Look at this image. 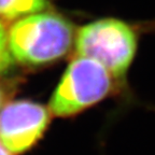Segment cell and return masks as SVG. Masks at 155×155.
I'll list each match as a JSON object with an SVG mask.
<instances>
[{"instance_id":"obj_4","label":"cell","mask_w":155,"mask_h":155,"mask_svg":"<svg viewBox=\"0 0 155 155\" xmlns=\"http://www.w3.org/2000/svg\"><path fill=\"white\" fill-rule=\"evenodd\" d=\"M52 115L48 107L31 100L5 102L0 110V142L13 155L28 152L42 139Z\"/></svg>"},{"instance_id":"obj_6","label":"cell","mask_w":155,"mask_h":155,"mask_svg":"<svg viewBox=\"0 0 155 155\" xmlns=\"http://www.w3.org/2000/svg\"><path fill=\"white\" fill-rule=\"evenodd\" d=\"M13 58L9 46V35L5 24L0 22V77L7 74L12 68Z\"/></svg>"},{"instance_id":"obj_1","label":"cell","mask_w":155,"mask_h":155,"mask_svg":"<svg viewBox=\"0 0 155 155\" xmlns=\"http://www.w3.org/2000/svg\"><path fill=\"white\" fill-rule=\"evenodd\" d=\"M77 31L70 19L54 10L35 13L8 28L10 51L24 67H48L74 50Z\"/></svg>"},{"instance_id":"obj_8","label":"cell","mask_w":155,"mask_h":155,"mask_svg":"<svg viewBox=\"0 0 155 155\" xmlns=\"http://www.w3.org/2000/svg\"><path fill=\"white\" fill-rule=\"evenodd\" d=\"M0 155H13V154L10 151H8L5 145L0 142Z\"/></svg>"},{"instance_id":"obj_3","label":"cell","mask_w":155,"mask_h":155,"mask_svg":"<svg viewBox=\"0 0 155 155\" xmlns=\"http://www.w3.org/2000/svg\"><path fill=\"white\" fill-rule=\"evenodd\" d=\"M123 90L100 63L74 55L52 94L48 108L55 116L72 117Z\"/></svg>"},{"instance_id":"obj_7","label":"cell","mask_w":155,"mask_h":155,"mask_svg":"<svg viewBox=\"0 0 155 155\" xmlns=\"http://www.w3.org/2000/svg\"><path fill=\"white\" fill-rule=\"evenodd\" d=\"M5 100H7V92H5V87L0 84V110L5 106Z\"/></svg>"},{"instance_id":"obj_5","label":"cell","mask_w":155,"mask_h":155,"mask_svg":"<svg viewBox=\"0 0 155 155\" xmlns=\"http://www.w3.org/2000/svg\"><path fill=\"white\" fill-rule=\"evenodd\" d=\"M50 9L51 0H0V22L12 24L25 16Z\"/></svg>"},{"instance_id":"obj_2","label":"cell","mask_w":155,"mask_h":155,"mask_svg":"<svg viewBox=\"0 0 155 155\" xmlns=\"http://www.w3.org/2000/svg\"><path fill=\"white\" fill-rule=\"evenodd\" d=\"M139 31L125 19L108 16L78 28L74 55L95 59L111 72L123 88L138 54Z\"/></svg>"}]
</instances>
